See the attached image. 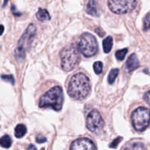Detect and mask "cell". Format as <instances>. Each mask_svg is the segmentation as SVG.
Masks as SVG:
<instances>
[{
  "label": "cell",
  "instance_id": "obj_12",
  "mask_svg": "<svg viewBox=\"0 0 150 150\" xmlns=\"http://www.w3.org/2000/svg\"><path fill=\"white\" fill-rule=\"evenodd\" d=\"M36 16L38 20L40 21H49L51 19L49 13L45 9H38Z\"/></svg>",
  "mask_w": 150,
  "mask_h": 150
},
{
  "label": "cell",
  "instance_id": "obj_28",
  "mask_svg": "<svg viewBox=\"0 0 150 150\" xmlns=\"http://www.w3.org/2000/svg\"><path fill=\"white\" fill-rule=\"evenodd\" d=\"M41 150H44V149H41Z\"/></svg>",
  "mask_w": 150,
  "mask_h": 150
},
{
  "label": "cell",
  "instance_id": "obj_1",
  "mask_svg": "<svg viewBox=\"0 0 150 150\" xmlns=\"http://www.w3.org/2000/svg\"><path fill=\"white\" fill-rule=\"evenodd\" d=\"M90 91V81L83 73H76L70 79L67 93L72 98L83 100L89 95Z\"/></svg>",
  "mask_w": 150,
  "mask_h": 150
},
{
  "label": "cell",
  "instance_id": "obj_17",
  "mask_svg": "<svg viewBox=\"0 0 150 150\" xmlns=\"http://www.w3.org/2000/svg\"><path fill=\"white\" fill-rule=\"evenodd\" d=\"M119 74V69H112V70L110 71L109 74L108 76V81L110 84H112L114 82L115 79H117V76Z\"/></svg>",
  "mask_w": 150,
  "mask_h": 150
},
{
  "label": "cell",
  "instance_id": "obj_2",
  "mask_svg": "<svg viewBox=\"0 0 150 150\" xmlns=\"http://www.w3.org/2000/svg\"><path fill=\"white\" fill-rule=\"evenodd\" d=\"M64 95L60 86H54L47 91L40 99V108H51L55 111H60L62 108Z\"/></svg>",
  "mask_w": 150,
  "mask_h": 150
},
{
  "label": "cell",
  "instance_id": "obj_15",
  "mask_svg": "<svg viewBox=\"0 0 150 150\" xmlns=\"http://www.w3.org/2000/svg\"><path fill=\"white\" fill-rule=\"evenodd\" d=\"M12 144V139L8 135H4L0 138V146L4 148H9Z\"/></svg>",
  "mask_w": 150,
  "mask_h": 150
},
{
  "label": "cell",
  "instance_id": "obj_8",
  "mask_svg": "<svg viewBox=\"0 0 150 150\" xmlns=\"http://www.w3.org/2000/svg\"><path fill=\"white\" fill-rule=\"evenodd\" d=\"M104 120L101 114L96 110L92 111L86 117V127L89 131L98 133L104 127Z\"/></svg>",
  "mask_w": 150,
  "mask_h": 150
},
{
  "label": "cell",
  "instance_id": "obj_6",
  "mask_svg": "<svg viewBox=\"0 0 150 150\" xmlns=\"http://www.w3.org/2000/svg\"><path fill=\"white\" fill-rule=\"evenodd\" d=\"M131 120L137 131H143L149 125L150 110L144 107H139L132 114Z\"/></svg>",
  "mask_w": 150,
  "mask_h": 150
},
{
  "label": "cell",
  "instance_id": "obj_20",
  "mask_svg": "<svg viewBox=\"0 0 150 150\" xmlns=\"http://www.w3.org/2000/svg\"><path fill=\"white\" fill-rule=\"evenodd\" d=\"M144 30L150 29V12L146 15L144 19Z\"/></svg>",
  "mask_w": 150,
  "mask_h": 150
},
{
  "label": "cell",
  "instance_id": "obj_27",
  "mask_svg": "<svg viewBox=\"0 0 150 150\" xmlns=\"http://www.w3.org/2000/svg\"><path fill=\"white\" fill-rule=\"evenodd\" d=\"M4 26L2 25H0V35H1L4 32Z\"/></svg>",
  "mask_w": 150,
  "mask_h": 150
},
{
  "label": "cell",
  "instance_id": "obj_21",
  "mask_svg": "<svg viewBox=\"0 0 150 150\" xmlns=\"http://www.w3.org/2000/svg\"><path fill=\"white\" fill-rule=\"evenodd\" d=\"M1 79H3V80L5 81L11 83L12 84H14L15 79L14 78H13V76H11V75H2V76H1Z\"/></svg>",
  "mask_w": 150,
  "mask_h": 150
},
{
  "label": "cell",
  "instance_id": "obj_14",
  "mask_svg": "<svg viewBox=\"0 0 150 150\" xmlns=\"http://www.w3.org/2000/svg\"><path fill=\"white\" fill-rule=\"evenodd\" d=\"M26 133V127L24 125L19 124L15 128V136L18 139L23 137Z\"/></svg>",
  "mask_w": 150,
  "mask_h": 150
},
{
  "label": "cell",
  "instance_id": "obj_9",
  "mask_svg": "<svg viewBox=\"0 0 150 150\" xmlns=\"http://www.w3.org/2000/svg\"><path fill=\"white\" fill-rule=\"evenodd\" d=\"M70 150H97L94 142L86 138H81L71 144Z\"/></svg>",
  "mask_w": 150,
  "mask_h": 150
},
{
  "label": "cell",
  "instance_id": "obj_11",
  "mask_svg": "<svg viewBox=\"0 0 150 150\" xmlns=\"http://www.w3.org/2000/svg\"><path fill=\"white\" fill-rule=\"evenodd\" d=\"M86 13L89 15L95 17H98L100 16L99 7L98 3L95 1H89L86 5Z\"/></svg>",
  "mask_w": 150,
  "mask_h": 150
},
{
  "label": "cell",
  "instance_id": "obj_7",
  "mask_svg": "<svg viewBox=\"0 0 150 150\" xmlns=\"http://www.w3.org/2000/svg\"><path fill=\"white\" fill-rule=\"evenodd\" d=\"M137 1L133 0H111L108 1L110 10L117 14H125L136 7Z\"/></svg>",
  "mask_w": 150,
  "mask_h": 150
},
{
  "label": "cell",
  "instance_id": "obj_23",
  "mask_svg": "<svg viewBox=\"0 0 150 150\" xmlns=\"http://www.w3.org/2000/svg\"><path fill=\"white\" fill-rule=\"evenodd\" d=\"M46 138L44 137L42 135H38V136L36 137V141L39 144H42V143H44V142H46Z\"/></svg>",
  "mask_w": 150,
  "mask_h": 150
},
{
  "label": "cell",
  "instance_id": "obj_26",
  "mask_svg": "<svg viewBox=\"0 0 150 150\" xmlns=\"http://www.w3.org/2000/svg\"><path fill=\"white\" fill-rule=\"evenodd\" d=\"M27 150H37L36 146L33 144H29V146H28Z\"/></svg>",
  "mask_w": 150,
  "mask_h": 150
},
{
  "label": "cell",
  "instance_id": "obj_5",
  "mask_svg": "<svg viewBox=\"0 0 150 150\" xmlns=\"http://www.w3.org/2000/svg\"><path fill=\"white\" fill-rule=\"evenodd\" d=\"M79 48L84 57H91L95 55L98 50L95 37L90 33L83 34L79 42Z\"/></svg>",
  "mask_w": 150,
  "mask_h": 150
},
{
  "label": "cell",
  "instance_id": "obj_4",
  "mask_svg": "<svg viewBox=\"0 0 150 150\" xmlns=\"http://www.w3.org/2000/svg\"><path fill=\"white\" fill-rule=\"evenodd\" d=\"M61 64L63 70L71 71L77 66L81 60L80 54L77 48L73 46L65 47L60 53Z\"/></svg>",
  "mask_w": 150,
  "mask_h": 150
},
{
  "label": "cell",
  "instance_id": "obj_22",
  "mask_svg": "<svg viewBox=\"0 0 150 150\" xmlns=\"http://www.w3.org/2000/svg\"><path fill=\"white\" fill-rule=\"evenodd\" d=\"M122 139V137H118L117 139H114V140L112 142V143L110 144L109 146L111 148H114H114H117V146L119 145V144L121 142Z\"/></svg>",
  "mask_w": 150,
  "mask_h": 150
},
{
  "label": "cell",
  "instance_id": "obj_25",
  "mask_svg": "<svg viewBox=\"0 0 150 150\" xmlns=\"http://www.w3.org/2000/svg\"><path fill=\"white\" fill-rule=\"evenodd\" d=\"M95 32H96V33L98 34V35H99L100 37H103V36L104 34H105V32H101V29H97L96 30H95Z\"/></svg>",
  "mask_w": 150,
  "mask_h": 150
},
{
  "label": "cell",
  "instance_id": "obj_13",
  "mask_svg": "<svg viewBox=\"0 0 150 150\" xmlns=\"http://www.w3.org/2000/svg\"><path fill=\"white\" fill-rule=\"evenodd\" d=\"M103 47L105 54H108L111 51L113 47V38L111 36L107 37L105 39H104V40L103 41Z\"/></svg>",
  "mask_w": 150,
  "mask_h": 150
},
{
  "label": "cell",
  "instance_id": "obj_10",
  "mask_svg": "<svg viewBox=\"0 0 150 150\" xmlns=\"http://www.w3.org/2000/svg\"><path fill=\"white\" fill-rule=\"evenodd\" d=\"M139 59H138L136 54H133L128 57L127 62L125 63V70L126 71L130 73V72L133 71L136 69H137L139 67Z\"/></svg>",
  "mask_w": 150,
  "mask_h": 150
},
{
  "label": "cell",
  "instance_id": "obj_24",
  "mask_svg": "<svg viewBox=\"0 0 150 150\" xmlns=\"http://www.w3.org/2000/svg\"><path fill=\"white\" fill-rule=\"evenodd\" d=\"M144 100L146 101V103L150 106V91L146 92L144 95Z\"/></svg>",
  "mask_w": 150,
  "mask_h": 150
},
{
  "label": "cell",
  "instance_id": "obj_18",
  "mask_svg": "<svg viewBox=\"0 0 150 150\" xmlns=\"http://www.w3.org/2000/svg\"><path fill=\"white\" fill-rule=\"evenodd\" d=\"M127 51H128V49L127 48H124V49H122V50H119L116 52V57L118 60L121 61V60H123L125 57L126 54H127Z\"/></svg>",
  "mask_w": 150,
  "mask_h": 150
},
{
  "label": "cell",
  "instance_id": "obj_16",
  "mask_svg": "<svg viewBox=\"0 0 150 150\" xmlns=\"http://www.w3.org/2000/svg\"><path fill=\"white\" fill-rule=\"evenodd\" d=\"M124 150H146L144 145L140 142H135L127 146Z\"/></svg>",
  "mask_w": 150,
  "mask_h": 150
},
{
  "label": "cell",
  "instance_id": "obj_19",
  "mask_svg": "<svg viewBox=\"0 0 150 150\" xmlns=\"http://www.w3.org/2000/svg\"><path fill=\"white\" fill-rule=\"evenodd\" d=\"M94 70H95L96 74H100L103 71V64L101 62H96L94 63Z\"/></svg>",
  "mask_w": 150,
  "mask_h": 150
},
{
  "label": "cell",
  "instance_id": "obj_3",
  "mask_svg": "<svg viewBox=\"0 0 150 150\" xmlns=\"http://www.w3.org/2000/svg\"><path fill=\"white\" fill-rule=\"evenodd\" d=\"M36 26L33 23H30L24 33L22 35L18 42L17 48L15 50V57L18 61L23 60L26 56V52L31 46L34 38L36 35Z\"/></svg>",
  "mask_w": 150,
  "mask_h": 150
}]
</instances>
